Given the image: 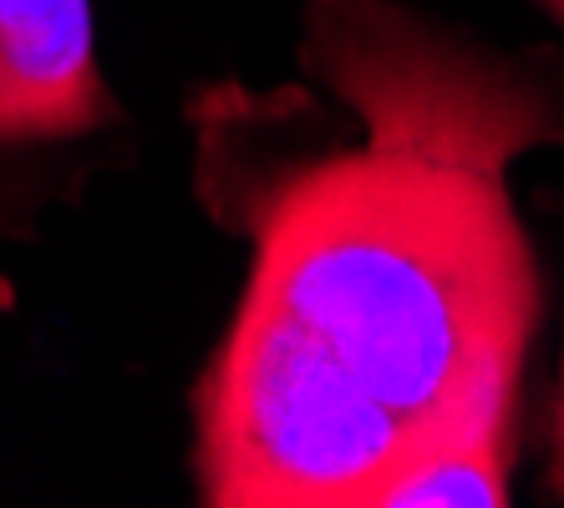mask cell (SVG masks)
Wrapping results in <instances>:
<instances>
[{
  "label": "cell",
  "instance_id": "277c9868",
  "mask_svg": "<svg viewBox=\"0 0 564 508\" xmlns=\"http://www.w3.org/2000/svg\"><path fill=\"white\" fill-rule=\"evenodd\" d=\"M550 488L564 494V397H560V422H554V463H550Z\"/></svg>",
  "mask_w": 564,
  "mask_h": 508
},
{
  "label": "cell",
  "instance_id": "6da1fadb",
  "mask_svg": "<svg viewBox=\"0 0 564 508\" xmlns=\"http://www.w3.org/2000/svg\"><path fill=\"white\" fill-rule=\"evenodd\" d=\"M301 66L356 118L301 143L260 91L194 102V188L254 249L204 391L224 508H377L447 428L513 402L534 264L503 169L564 97L392 0H305Z\"/></svg>",
  "mask_w": 564,
  "mask_h": 508
},
{
  "label": "cell",
  "instance_id": "7a4b0ae2",
  "mask_svg": "<svg viewBox=\"0 0 564 508\" xmlns=\"http://www.w3.org/2000/svg\"><path fill=\"white\" fill-rule=\"evenodd\" d=\"M122 102L97 66L93 0H0V260L118 163ZM15 280L0 264V311Z\"/></svg>",
  "mask_w": 564,
  "mask_h": 508
},
{
  "label": "cell",
  "instance_id": "5b68a950",
  "mask_svg": "<svg viewBox=\"0 0 564 508\" xmlns=\"http://www.w3.org/2000/svg\"><path fill=\"white\" fill-rule=\"evenodd\" d=\"M550 6H554V15H560V21H564V0H550Z\"/></svg>",
  "mask_w": 564,
  "mask_h": 508
},
{
  "label": "cell",
  "instance_id": "3957f363",
  "mask_svg": "<svg viewBox=\"0 0 564 508\" xmlns=\"http://www.w3.org/2000/svg\"><path fill=\"white\" fill-rule=\"evenodd\" d=\"M503 453H509V407H484L447 428L392 478L377 508H433V504H503Z\"/></svg>",
  "mask_w": 564,
  "mask_h": 508
}]
</instances>
